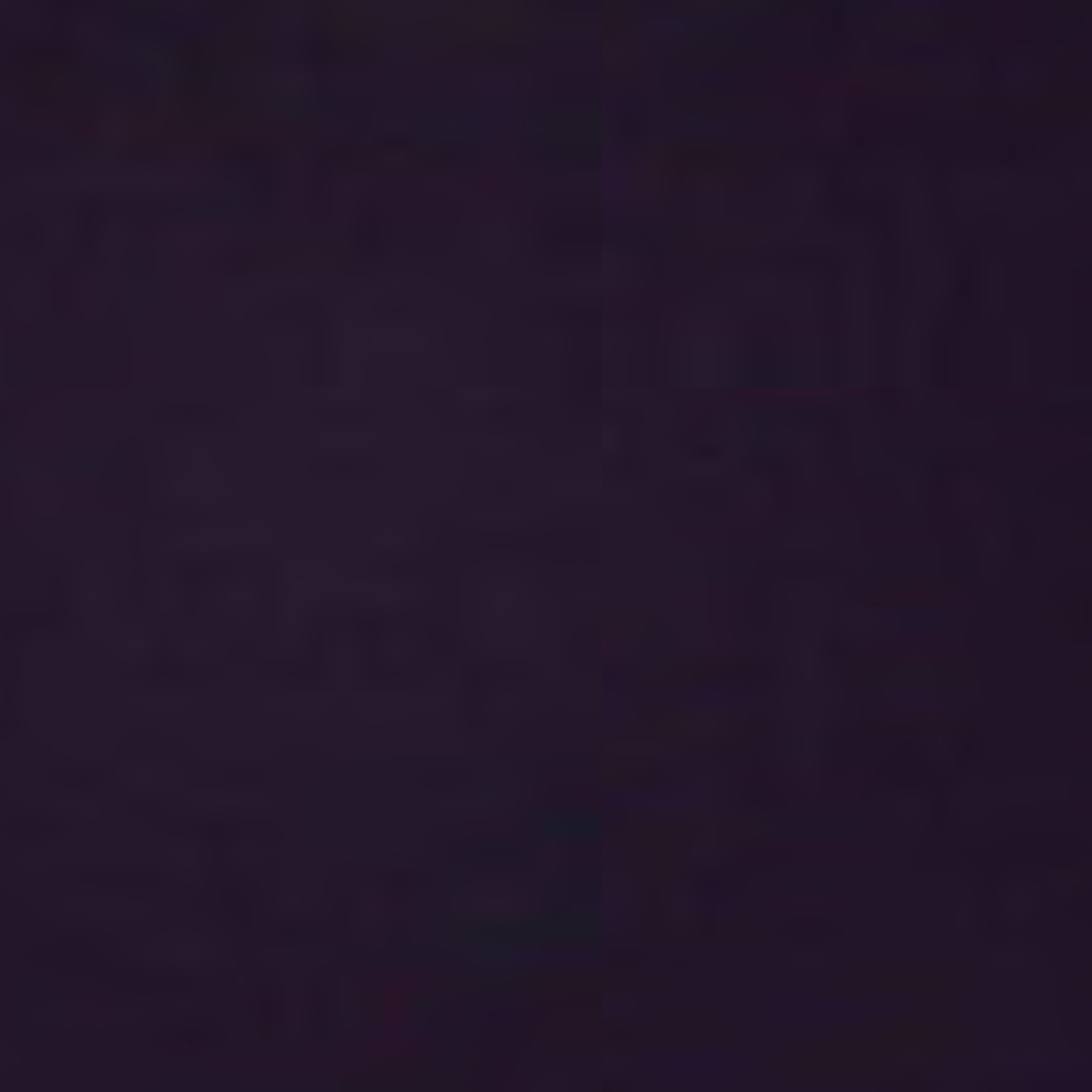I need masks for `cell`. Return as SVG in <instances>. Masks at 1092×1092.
<instances>
[{
    "mask_svg": "<svg viewBox=\"0 0 1092 1092\" xmlns=\"http://www.w3.org/2000/svg\"><path fill=\"white\" fill-rule=\"evenodd\" d=\"M778 935H782L785 942H798V945H827V942L839 939L842 926L833 920H821V917H795V920H785L782 926H778Z\"/></svg>",
    "mask_w": 1092,
    "mask_h": 1092,
    "instance_id": "obj_1",
    "label": "cell"
},
{
    "mask_svg": "<svg viewBox=\"0 0 1092 1092\" xmlns=\"http://www.w3.org/2000/svg\"><path fill=\"white\" fill-rule=\"evenodd\" d=\"M1086 842L1083 839H1048V842H1035V846H1028L1025 856L1032 859L1035 865H1077L1086 859Z\"/></svg>",
    "mask_w": 1092,
    "mask_h": 1092,
    "instance_id": "obj_2",
    "label": "cell"
},
{
    "mask_svg": "<svg viewBox=\"0 0 1092 1092\" xmlns=\"http://www.w3.org/2000/svg\"><path fill=\"white\" fill-rule=\"evenodd\" d=\"M881 1092H942V1080L923 1077V1073H903V1077H885L878 1080Z\"/></svg>",
    "mask_w": 1092,
    "mask_h": 1092,
    "instance_id": "obj_3",
    "label": "cell"
},
{
    "mask_svg": "<svg viewBox=\"0 0 1092 1092\" xmlns=\"http://www.w3.org/2000/svg\"><path fill=\"white\" fill-rule=\"evenodd\" d=\"M888 766H903L900 772H891L894 785H913L917 778H923V760H920V753H917V750H910V746H903V750H897V753L888 760Z\"/></svg>",
    "mask_w": 1092,
    "mask_h": 1092,
    "instance_id": "obj_4",
    "label": "cell"
},
{
    "mask_svg": "<svg viewBox=\"0 0 1092 1092\" xmlns=\"http://www.w3.org/2000/svg\"><path fill=\"white\" fill-rule=\"evenodd\" d=\"M635 1089V1083H629V1080H606V1086H603V1092H632Z\"/></svg>",
    "mask_w": 1092,
    "mask_h": 1092,
    "instance_id": "obj_5",
    "label": "cell"
}]
</instances>
